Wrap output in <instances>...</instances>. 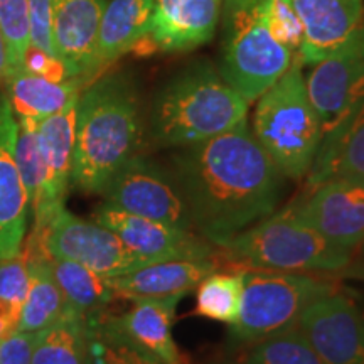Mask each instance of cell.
Masks as SVG:
<instances>
[{
    "instance_id": "1",
    "label": "cell",
    "mask_w": 364,
    "mask_h": 364,
    "mask_svg": "<svg viewBox=\"0 0 364 364\" xmlns=\"http://www.w3.org/2000/svg\"><path fill=\"white\" fill-rule=\"evenodd\" d=\"M193 226L218 245L275 213L284 174L247 122L182 147L172 172Z\"/></svg>"
},
{
    "instance_id": "2",
    "label": "cell",
    "mask_w": 364,
    "mask_h": 364,
    "mask_svg": "<svg viewBox=\"0 0 364 364\" xmlns=\"http://www.w3.org/2000/svg\"><path fill=\"white\" fill-rule=\"evenodd\" d=\"M140 142L139 98L130 81L122 75L91 81L76 105L71 184L88 194H102L112 177L139 156Z\"/></svg>"
},
{
    "instance_id": "3",
    "label": "cell",
    "mask_w": 364,
    "mask_h": 364,
    "mask_svg": "<svg viewBox=\"0 0 364 364\" xmlns=\"http://www.w3.org/2000/svg\"><path fill=\"white\" fill-rule=\"evenodd\" d=\"M250 103L209 63H196L176 75L152 108L154 139L162 147L206 142L247 122Z\"/></svg>"
},
{
    "instance_id": "4",
    "label": "cell",
    "mask_w": 364,
    "mask_h": 364,
    "mask_svg": "<svg viewBox=\"0 0 364 364\" xmlns=\"http://www.w3.org/2000/svg\"><path fill=\"white\" fill-rule=\"evenodd\" d=\"M252 132L284 177L302 179L309 174L321 147L322 129L297 58L258 98Z\"/></svg>"
},
{
    "instance_id": "5",
    "label": "cell",
    "mask_w": 364,
    "mask_h": 364,
    "mask_svg": "<svg viewBox=\"0 0 364 364\" xmlns=\"http://www.w3.org/2000/svg\"><path fill=\"white\" fill-rule=\"evenodd\" d=\"M245 267L279 272H339L351 252L327 241L290 204L218 245Z\"/></svg>"
},
{
    "instance_id": "6",
    "label": "cell",
    "mask_w": 364,
    "mask_h": 364,
    "mask_svg": "<svg viewBox=\"0 0 364 364\" xmlns=\"http://www.w3.org/2000/svg\"><path fill=\"white\" fill-rule=\"evenodd\" d=\"M334 282L311 273L245 267L238 318L230 326L236 343H257L297 326L304 311L336 292Z\"/></svg>"
},
{
    "instance_id": "7",
    "label": "cell",
    "mask_w": 364,
    "mask_h": 364,
    "mask_svg": "<svg viewBox=\"0 0 364 364\" xmlns=\"http://www.w3.org/2000/svg\"><path fill=\"white\" fill-rule=\"evenodd\" d=\"M226 39L220 73L252 105L289 71L295 53L268 31L260 2L223 7Z\"/></svg>"
},
{
    "instance_id": "8",
    "label": "cell",
    "mask_w": 364,
    "mask_h": 364,
    "mask_svg": "<svg viewBox=\"0 0 364 364\" xmlns=\"http://www.w3.org/2000/svg\"><path fill=\"white\" fill-rule=\"evenodd\" d=\"M306 86L322 139L351 120L364 105V26L338 51L314 65Z\"/></svg>"
},
{
    "instance_id": "9",
    "label": "cell",
    "mask_w": 364,
    "mask_h": 364,
    "mask_svg": "<svg viewBox=\"0 0 364 364\" xmlns=\"http://www.w3.org/2000/svg\"><path fill=\"white\" fill-rule=\"evenodd\" d=\"M41 247L49 257L80 263L103 279L125 275L145 265L113 231L97 221L81 220L65 206L46 226Z\"/></svg>"
},
{
    "instance_id": "10",
    "label": "cell",
    "mask_w": 364,
    "mask_h": 364,
    "mask_svg": "<svg viewBox=\"0 0 364 364\" xmlns=\"http://www.w3.org/2000/svg\"><path fill=\"white\" fill-rule=\"evenodd\" d=\"M105 203L132 215L193 231L188 208L172 176L135 156L102 191Z\"/></svg>"
},
{
    "instance_id": "11",
    "label": "cell",
    "mask_w": 364,
    "mask_h": 364,
    "mask_svg": "<svg viewBox=\"0 0 364 364\" xmlns=\"http://www.w3.org/2000/svg\"><path fill=\"white\" fill-rule=\"evenodd\" d=\"M292 206L336 247L351 252L364 241V179L332 177L314 186Z\"/></svg>"
},
{
    "instance_id": "12",
    "label": "cell",
    "mask_w": 364,
    "mask_h": 364,
    "mask_svg": "<svg viewBox=\"0 0 364 364\" xmlns=\"http://www.w3.org/2000/svg\"><path fill=\"white\" fill-rule=\"evenodd\" d=\"M95 221L113 231L145 265L166 260H199L213 255L211 245L191 230L132 215L107 203L97 209Z\"/></svg>"
},
{
    "instance_id": "13",
    "label": "cell",
    "mask_w": 364,
    "mask_h": 364,
    "mask_svg": "<svg viewBox=\"0 0 364 364\" xmlns=\"http://www.w3.org/2000/svg\"><path fill=\"white\" fill-rule=\"evenodd\" d=\"M181 299L134 300V306L122 316L98 317L88 324L159 364H186L172 336Z\"/></svg>"
},
{
    "instance_id": "14",
    "label": "cell",
    "mask_w": 364,
    "mask_h": 364,
    "mask_svg": "<svg viewBox=\"0 0 364 364\" xmlns=\"http://www.w3.org/2000/svg\"><path fill=\"white\" fill-rule=\"evenodd\" d=\"M297 326L324 364H364V317L339 290L311 304Z\"/></svg>"
},
{
    "instance_id": "15",
    "label": "cell",
    "mask_w": 364,
    "mask_h": 364,
    "mask_svg": "<svg viewBox=\"0 0 364 364\" xmlns=\"http://www.w3.org/2000/svg\"><path fill=\"white\" fill-rule=\"evenodd\" d=\"M80 98V97H78ZM75 98L61 112L38 122V139L46 167L43 198L34 209V233L31 241L41 245L46 226L58 209L65 206L68 188L71 184L73 157L76 139V105Z\"/></svg>"
},
{
    "instance_id": "16",
    "label": "cell",
    "mask_w": 364,
    "mask_h": 364,
    "mask_svg": "<svg viewBox=\"0 0 364 364\" xmlns=\"http://www.w3.org/2000/svg\"><path fill=\"white\" fill-rule=\"evenodd\" d=\"M107 0H53L51 39L54 54L73 80L91 83L100 75L97 44Z\"/></svg>"
},
{
    "instance_id": "17",
    "label": "cell",
    "mask_w": 364,
    "mask_h": 364,
    "mask_svg": "<svg viewBox=\"0 0 364 364\" xmlns=\"http://www.w3.org/2000/svg\"><path fill=\"white\" fill-rule=\"evenodd\" d=\"M223 7L225 0H156L149 33L135 49L181 53L199 48L215 36Z\"/></svg>"
},
{
    "instance_id": "18",
    "label": "cell",
    "mask_w": 364,
    "mask_h": 364,
    "mask_svg": "<svg viewBox=\"0 0 364 364\" xmlns=\"http://www.w3.org/2000/svg\"><path fill=\"white\" fill-rule=\"evenodd\" d=\"M304 27L297 59L316 65L338 51L364 26L363 0H292Z\"/></svg>"
},
{
    "instance_id": "19",
    "label": "cell",
    "mask_w": 364,
    "mask_h": 364,
    "mask_svg": "<svg viewBox=\"0 0 364 364\" xmlns=\"http://www.w3.org/2000/svg\"><path fill=\"white\" fill-rule=\"evenodd\" d=\"M19 122L6 95L0 97V260L22 252L27 231V196L16 166Z\"/></svg>"
},
{
    "instance_id": "20",
    "label": "cell",
    "mask_w": 364,
    "mask_h": 364,
    "mask_svg": "<svg viewBox=\"0 0 364 364\" xmlns=\"http://www.w3.org/2000/svg\"><path fill=\"white\" fill-rule=\"evenodd\" d=\"M216 270L211 258L147 263L125 275L107 279L115 297L127 300L184 297Z\"/></svg>"
},
{
    "instance_id": "21",
    "label": "cell",
    "mask_w": 364,
    "mask_h": 364,
    "mask_svg": "<svg viewBox=\"0 0 364 364\" xmlns=\"http://www.w3.org/2000/svg\"><path fill=\"white\" fill-rule=\"evenodd\" d=\"M156 0H110L105 6L98 31L97 68L115 63L145 39Z\"/></svg>"
},
{
    "instance_id": "22",
    "label": "cell",
    "mask_w": 364,
    "mask_h": 364,
    "mask_svg": "<svg viewBox=\"0 0 364 364\" xmlns=\"http://www.w3.org/2000/svg\"><path fill=\"white\" fill-rule=\"evenodd\" d=\"M332 177L364 179V105L339 130L322 139L307 174L309 189Z\"/></svg>"
},
{
    "instance_id": "23",
    "label": "cell",
    "mask_w": 364,
    "mask_h": 364,
    "mask_svg": "<svg viewBox=\"0 0 364 364\" xmlns=\"http://www.w3.org/2000/svg\"><path fill=\"white\" fill-rule=\"evenodd\" d=\"M6 88V97L17 117L41 122L78 98L83 85L78 80L51 81L22 68L7 76Z\"/></svg>"
},
{
    "instance_id": "24",
    "label": "cell",
    "mask_w": 364,
    "mask_h": 364,
    "mask_svg": "<svg viewBox=\"0 0 364 364\" xmlns=\"http://www.w3.org/2000/svg\"><path fill=\"white\" fill-rule=\"evenodd\" d=\"M46 260L65 297L68 311L88 322L102 316L103 309L115 297L107 279L76 262L49 255H46Z\"/></svg>"
},
{
    "instance_id": "25",
    "label": "cell",
    "mask_w": 364,
    "mask_h": 364,
    "mask_svg": "<svg viewBox=\"0 0 364 364\" xmlns=\"http://www.w3.org/2000/svg\"><path fill=\"white\" fill-rule=\"evenodd\" d=\"M26 260L29 268V290L22 306L17 331L41 332L65 316L68 307L46 260V253L26 257Z\"/></svg>"
},
{
    "instance_id": "26",
    "label": "cell",
    "mask_w": 364,
    "mask_h": 364,
    "mask_svg": "<svg viewBox=\"0 0 364 364\" xmlns=\"http://www.w3.org/2000/svg\"><path fill=\"white\" fill-rule=\"evenodd\" d=\"M31 364H90L88 321L68 311L38 332Z\"/></svg>"
},
{
    "instance_id": "27",
    "label": "cell",
    "mask_w": 364,
    "mask_h": 364,
    "mask_svg": "<svg viewBox=\"0 0 364 364\" xmlns=\"http://www.w3.org/2000/svg\"><path fill=\"white\" fill-rule=\"evenodd\" d=\"M245 285V267L209 273L196 287V314L231 326L238 318Z\"/></svg>"
},
{
    "instance_id": "28",
    "label": "cell",
    "mask_w": 364,
    "mask_h": 364,
    "mask_svg": "<svg viewBox=\"0 0 364 364\" xmlns=\"http://www.w3.org/2000/svg\"><path fill=\"white\" fill-rule=\"evenodd\" d=\"M17 122H19V130H17L14 157H16L17 171L24 186L27 204H29V209L34 211L43 198L46 182L44 159L38 139V122L29 120V118H19Z\"/></svg>"
},
{
    "instance_id": "29",
    "label": "cell",
    "mask_w": 364,
    "mask_h": 364,
    "mask_svg": "<svg viewBox=\"0 0 364 364\" xmlns=\"http://www.w3.org/2000/svg\"><path fill=\"white\" fill-rule=\"evenodd\" d=\"M245 364H324L299 326L253 343Z\"/></svg>"
},
{
    "instance_id": "30",
    "label": "cell",
    "mask_w": 364,
    "mask_h": 364,
    "mask_svg": "<svg viewBox=\"0 0 364 364\" xmlns=\"http://www.w3.org/2000/svg\"><path fill=\"white\" fill-rule=\"evenodd\" d=\"M29 290V268L22 252L0 260V339L17 331Z\"/></svg>"
},
{
    "instance_id": "31",
    "label": "cell",
    "mask_w": 364,
    "mask_h": 364,
    "mask_svg": "<svg viewBox=\"0 0 364 364\" xmlns=\"http://www.w3.org/2000/svg\"><path fill=\"white\" fill-rule=\"evenodd\" d=\"M0 29L6 44V80L22 70L29 51V0H0Z\"/></svg>"
},
{
    "instance_id": "32",
    "label": "cell",
    "mask_w": 364,
    "mask_h": 364,
    "mask_svg": "<svg viewBox=\"0 0 364 364\" xmlns=\"http://www.w3.org/2000/svg\"><path fill=\"white\" fill-rule=\"evenodd\" d=\"M260 6L263 19L273 38L294 53H299L304 27L292 0H260Z\"/></svg>"
},
{
    "instance_id": "33",
    "label": "cell",
    "mask_w": 364,
    "mask_h": 364,
    "mask_svg": "<svg viewBox=\"0 0 364 364\" xmlns=\"http://www.w3.org/2000/svg\"><path fill=\"white\" fill-rule=\"evenodd\" d=\"M51 14L53 0H29V48L56 58L51 39Z\"/></svg>"
},
{
    "instance_id": "34",
    "label": "cell",
    "mask_w": 364,
    "mask_h": 364,
    "mask_svg": "<svg viewBox=\"0 0 364 364\" xmlns=\"http://www.w3.org/2000/svg\"><path fill=\"white\" fill-rule=\"evenodd\" d=\"M38 332H12L0 339V364H31Z\"/></svg>"
},
{
    "instance_id": "35",
    "label": "cell",
    "mask_w": 364,
    "mask_h": 364,
    "mask_svg": "<svg viewBox=\"0 0 364 364\" xmlns=\"http://www.w3.org/2000/svg\"><path fill=\"white\" fill-rule=\"evenodd\" d=\"M4 71H6V44H4L2 29H0V80H4Z\"/></svg>"
},
{
    "instance_id": "36",
    "label": "cell",
    "mask_w": 364,
    "mask_h": 364,
    "mask_svg": "<svg viewBox=\"0 0 364 364\" xmlns=\"http://www.w3.org/2000/svg\"><path fill=\"white\" fill-rule=\"evenodd\" d=\"M260 0H225V7H235V6H250V4H257Z\"/></svg>"
},
{
    "instance_id": "37",
    "label": "cell",
    "mask_w": 364,
    "mask_h": 364,
    "mask_svg": "<svg viewBox=\"0 0 364 364\" xmlns=\"http://www.w3.org/2000/svg\"><path fill=\"white\" fill-rule=\"evenodd\" d=\"M363 317H364V314H363Z\"/></svg>"
},
{
    "instance_id": "38",
    "label": "cell",
    "mask_w": 364,
    "mask_h": 364,
    "mask_svg": "<svg viewBox=\"0 0 364 364\" xmlns=\"http://www.w3.org/2000/svg\"><path fill=\"white\" fill-rule=\"evenodd\" d=\"M243 364H245V363H243Z\"/></svg>"
}]
</instances>
